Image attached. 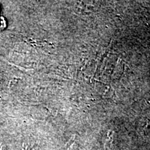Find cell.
<instances>
[{"mask_svg":"<svg viewBox=\"0 0 150 150\" xmlns=\"http://www.w3.org/2000/svg\"><path fill=\"white\" fill-rule=\"evenodd\" d=\"M113 135L114 131L112 130H109L107 133V138H106V142H105L104 147L106 150H109L112 147V140H113Z\"/></svg>","mask_w":150,"mask_h":150,"instance_id":"1","label":"cell"},{"mask_svg":"<svg viewBox=\"0 0 150 150\" xmlns=\"http://www.w3.org/2000/svg\"><path fill=\"white\" fill-rule=\"evenodd\" d=\"M75 140H76V135H73V136L71 137V138L68 140V142H67L66 144V147L67 150H70L71 148L72 147V146L74 145Z\"/></svg>","mask_w":150,"mask_h":150,"instance_id":"2","label":"cell"},{"mask_svg":"<svg viewBox=\"0 0 150 150\" xmlns=\"http://www.w3.org/2000/svg\"><path fill=\"white\" fill-rule=\"evenodd\" d=\"M149 124H150V120L148 121L147 122V124H146V125L145 126V128H146V127H147V126L149 125Z\"/></svg>","mask_w":150,"mask_h":150,"instance_id":"3","label":"cell"},{"mask_svg":"<svg viewBox=\"0 0 150 150\" xmlns=\"http://www.w3.org/2000/svg\"><path fill=\"white\" fill-rule=\"evenodd\" d=\"M1 149H2V147H1V145L0 144V150H1Z\"/></svg>","mask_w":150,"mask_h":150,"instance_id":"4","label":"cell"}]
</instances>
